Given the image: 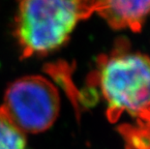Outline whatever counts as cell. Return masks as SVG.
I'll use <instances>...</instances> for the list:
<instances>
[{"label": "cell", "mask_w": 150, "mask_h": 149, "mask_svg": "<svg viewBox=\"0 0 150 149\" xmlns=\"http://www.w3.org/2000/svg\"><path fill=\"white\" fill-rule=\"evenodd\" d=\"M0 149H26L24 133L0 107Z\"/></svg>", "instance_id": "obj_6"}, {"label": "cell", "mask_w": 150, "mask_h": 149, "mask_svg": "<svg viewBox=\"0 0 150 149\" xmlns=\"http://www.w3.org/2000/svg\"><path fill=\"white\" fill-rule=\"evenodd\" d=\"M0 107L23 133L38 134L55 122L60 107L59 93L49 80L29 76L8 87Z\"/></svg>", "instance_id": "obj_3"}, {"label": "cell", "mask_w": 150, "mask_h": 149, "mask_svg": "<svg viewBox=\"0 0 150 149\" xmlns=\"http://www.w3.org/2000/svg\"><path fill=\"white\" fill-rule=\"evenodd\" d=\"M97 81L108 105V121L127 112L136 122L150 124V57L133 52L121 41L99 61Z\"/></svg>", "instance_id": "obj_1"}, {"label": "cell", "mask_w": 150, "mask_h": 149, "mask_svg": "<svg viewBox=\"0 0 150 149\" xmlns=\"http://www.w3.org/2000/svg\"><path fill=\"white\" fill-rule=\"evenodd\" d=\"M96 0H18L16 36L22 54H44L61 47L76 25L95 12Z\"/></svg>", "instance_id": "obj_2"}, {"label": "cell", "mask_w": 150, "mask_h": 149, "mask_svg": "<svg viewBox=\"0 0 150 149\" xmlns=\"http://www.w3.org/2000/svg\"><path fill=\"white\" fill-rule=\"evenodd\" d=\"M117 131L123 138L125 149H150V124L125 123L118 127Z\"/></svg>", "instance_id": "obj_5"}, {"label": "cell", "mask_w": 150, "mask_h": 149, "mask_svg": "<svg viewBox=\"0 0 150 149\" xmlns=\"http://www.w3.org/2000/svg\"><path fill=\"white\" fill-rule=\"evenodd\" d=\"M95 12L113 29L139 32L150 14V0H96Z\"/></svg>", "instance_id": "obj_4"}]
</instances>
